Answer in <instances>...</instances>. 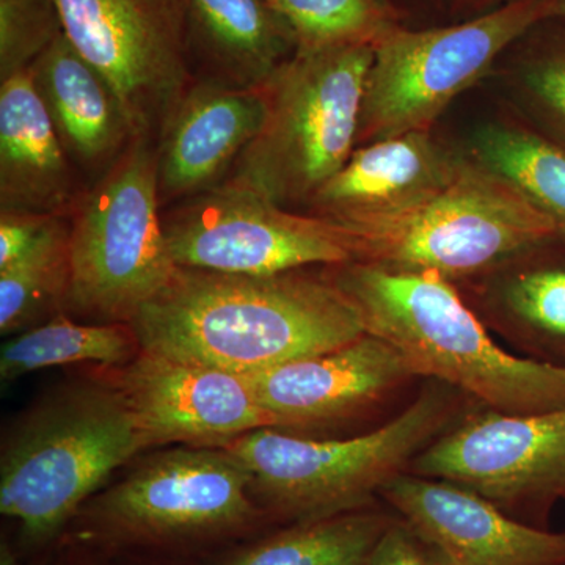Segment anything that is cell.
Returning a JSON list of instances; mask_svg holds the SVG:
<instances>
[{
    "instance_id": "obj_12",
    "label": "cell",
    "mask_w": 565,
    "mask_h": 565,
    "mask_svg": "<svg viewBox=\"0 0 565 565\" xmlns=\"http://www.w3.org/2000/svg\"><path fill=\"white\" fill-rule=\"evenodd\" d=\"M412 475L473 490L497 505L565 493V405L468 419L423 449Z\"/></svg>"
},
{
    "instance_id": "obj_7",
    "label": "cell",
    "mask_w": 565,
    "mask_h": 565,
    "mask_svg": "<svg viewBox=\"0 0 565 565\" xmlns=\"http://www.w3.org/2000/svg\"><path fill=\"white\" fill-rule=\"evenodd\" d=\"M345 232L355 262L446 280L487 273L559 236L522 193L473 159L416 210Z\"/></svg>"
},
{
    "instance_id": "obj_26",
    "label": "cell",
    "mask_w": 565,
    "mask_h": 565,
    "mask_svg": "<svg viewBox=\"0 0 565 565\" xmlns=\"http://www.w3.org/2000/svg\"><path fill=\"white\" fill-rule=\"evenodd\" d=\"M498 302L509 321L541 340L565 344V264L508 275Z\"/></svg>"
},
{
    "instance_id": "obj_8",
    "label": "cell",
    "mask_w": 565,
    "mask_h": 565,
    "mask_svg": "<svg viewBox=\"0 0 565 565\" xmlns=\"http://www.w3.org/2000/svg\"><path fill=\"white\" fill-rule=\"evenodd\" d=\"M556 18L550 0H508L462 24L394 29L374 46L359 143L430 131L456 96L482 79L531 29Z\"/></svg>"
},
{
    "instance_id": "obj_16",
    "label": "cell",
    "mask_w": 565,
    "mask_h": 565,
    "mask_svg": "<svg viewBox=\"0 0 565 565\" xmlns=\"http://www.w3.org/2000/svg\"><path fill=\"white\" fill-rule=\"evenodd\" d=\"M462 162L430 131L371 141L353 150L310 206L316 215L344 230L393 221L433 199L452 181Z\"/></svg>"
},
{
    "instance_id": "obj_1",
    "label": "cell",
    "mask_w": 565,
    "mask_h": 565,
    "mask_svg": "<svg viewBox=\"0 0 565 565\" xmlns=\"http://www.w3.org/2000/svg\"><path fill=\"white\" fill-rule=\"evenodd\" d=\"M141 351L241 375L332 351L366 333L334 280L180 267L131 322Z\"/></svg>"
},
{
    "instance_id": "obj_10",
    "label": "cell",
    "mask_w": 565,
    "mask_h": 565,
    "mask_svg": "<svg viewBox=\"0 0 565 565\" xmlns=\"http://www.w3.org/2000/svg\"><path fill=\"white\" fill-rule=\"evenodd\" d=\"M63 33L117 96L134 140H159L195 82L182 0H55Z\"/></svg>"
},
{
    "instance_id": "obj_13",
    "label": "cell",
    "mask_w": 565,
    "mask_h": 565,
    "mask_svg": "<svg viewBox=\"0 0 565 565\" xmlns=\"http://www.w3.org/2000/svg\"><path fill=\"white\" fill-rule=\"evenodd\" d=\"M115 386L131 412L145 448L188 444L222 448L277 422L244 375L141 351Z\"/></svg>"
},
{
    "instance_id": "obj_11",
    "label": "cell",
    "mask_w": 565,
    "mask_h": 565,
    "mask_svg": "<svg viewBox=\"0 0 565 565\" xmlns=\"http://www.w3.org/2000/svg\"><path fill=\"white\" fill-rule=\"evenodd\" d=\"M162 217L170 255L185 269L277 275L355 262L343 226L297 214L230 182L184 200Z\"/></svg>"
},
{
    "instance_id": "obj_18",
    "label": "cell",
    "mask_w": 565,
    "mask_h": 565,
    "mask_svg": "<svg viewBox=\"0 0 565 565\" xmlns=\"http://www.w3.org/2000/svg\"><path fill=\"white\" fill-rule=\"evenodd\" d=\"M31 70L0 81V211L66 215L82 192Z\"/></svg>"
},
{
    "instance_id": "obj_32",
    "label": "cell",
    "mask_w": 565,
    "mask_h": 565,
    "mask_svg": "<svg viewBox=\"0 0 565 565\" xmlns=\"http://www.w3.org/2000/svg\"><path fill=\"white\" fill-rule=\"evenodd\" d=\"M494 2H497V0H459L460 6L463 7H484Z\"/></svg>"
},
{
    "instance_id": "obj_9",
    "label": "cell",
    "mask_w": 565,
    "mask_h": 565,
    "mask_svg": "<svg viewBox=\"0 0 565 565\" xmlns=\"http://www.w3.org/2000/svg\"><path fill=\"white\" fill-rule=\"evenodd\" d=\"M250 482L225 448L170 449L90 501L88 534L145 545L232 533L259 514Z\"/></svg>"
},
{
    "instance_id": "obj_22",
    "label": "cell",
    "mask_w": 565,
    "mask_h": 565,
    "mask_svg": "<svg viewBox=\"0 0 565 565\" xmlns=\"http://www.w3.org/2000/svg\"><path fill=\"white\" fill-rule=\"evenodd\" d=\"M70 289V218L58 215L31 250L0 269V332L22 333L63 313Z\"/></svg>"
},
{
    "instance_id": "obj_25",
    "label": "cell",
    "mask_w": 565,
    "mask_h": 565,
    "mask_svg": "<svg viewBox=\"0 0 565 565\" xmlns=\"http://www.w3.org/2000/svg\"><path fill=\"white\" fill-rule=\"evenodd\" d=\"M292 29L297 50L371 44L399 28L388 0H270Z\"/></svg>"
},
{
    "instance_id": "obj_19",
    "label": "cell",
    "mask_w": 565,
    "mask_h": 565,
    "mask_svg": "<svg viewBox=\"0 0 565 565\" xmlns=\"http://www.w3.org/2000/svg\"><path fill=\"white\" fill-rule=\"evenodd\" d=\"M31 74L74 169L103 177L134 141L109 84L65 33L33 63Z\"/></svg>"
},
{
    "instance_id": "obj_14",
    "label": "cell",
    "mask_w": 565,
    "mask_h": 565,
    "mask_svg": "<svg viewBox=\"0 0 565 565\" xmlns=\"http://www.w3.org/2000/svg\"><path fill=\"white\" fill-rule=\"evenodd\" d=\"M381 493L449 565H565V534L515 522L473 490L403 473Z\"/></svg>"
},
{
    "instance_id": "obj_21",
    "label": "cell",
    "mask_w": 565,
    "mask_h": 565,
    "mask_svg": "<svg viewBox=\"0 0 565 565\" xmlns=\"http://www.w3.org/2000/svg\"><path fill=\"white\" fill-rule=\"evenodd\" d=\"M140 352L131 323H82L61 313L18 334L0 351V377L11 382L74 363L125 366Z\"/></svg>"
},
{
    "instance_id": "obj_6",
    "label": "cell",
    "mask_w": 565,
    "mask_h": 565,
    "mask_svg": "<svg viewBox=\"0 0 565 565\" xmlns=\"http://www.w3.org/2000/svg\"><path fill=\"white\" fill-rule=\"evenodd\" d=\"M152 141L134 140L70 212L66 310L96 323H131L180 269L170 255Z\"/></svg>"
},
{
    "instance_id": "obj_5",
    "label": "cell",
    "mask_w": 565,
    "mask_h": 565,
    "mask_svg": "<svg viewBox=\"0 0 565 565\" xmlns=\"http://www.w3.org/2000/svg\"><path fill=\"white\" fill-rule=\"evenodd\" d=\"M445 384L422 394L373 433L345 440H311L274 427L222 446L250 473L253 498L294 522L359 511L411 467L451 416Z\"/></svg>"
},
{
    "instance_id": "obj_24",
    "label": "cell",
    "mask_w": 565,
    "mask_h": 565,
    "mask_svg": "<svg viewBox=\"0 0 565 565\" xmlns=\"http://www.w3.org/2000/svg\"><path fill=\"white\" fill-rule=\"evenodd\" d=\"M473 161L508 181L565 234V148L527 129L492 125L473 141Z\"/></svg>"
},
{
    "instance_id": "obj_28",
    "label": "cell",
    "mask_w": 565,
    "mask_h": 565,
    "mask_svg": "<svg viewBox=\"0 0 565 565\" xmlns=\"http://www.w3.org/2000/svg\"><path fill=\"white\" fill-rule=\"evenodd\" d=\"M527 47L523 63V79L537 106L565 134V31H545Z\"/></svg>"
},
{
    "instance_id": "obj_29",
    "label": "cell",
    "mask_w": 565,
    "mask_h": 565,
    "mask_svg": "<svg viewBox=\"0 0 565 565\" xmlns=\"http://www.w3.org/2000/svg\"><path fill=\"white\" fill-rule=\"evenodd\" d=\"M367 565H449L433 544L407 523L394 522L371 555Z\"/></svg>"
},
{
    "instance_id": "obj_31",
    "label": "cell",
    "mask_w": 565,
    "mask_h": 565,
    "mask_svg": "<svg viewBox=\"0 0 565 565\" xmlns=\"http://www.w3.org/2000/svg\"><path fill=\"white\" fill-rule=\"evenodd\" d=\"M0 565H22L6 544L0 548Z\"/></svg>"
},
{
    "instance_id": "obj_27",
    "label": "cell",
    "mask_w": 565,
    "mask_h": 565,
    "mask_svg": "<svg viewBox=\"0 0 565 565\" xmlns=\"http://www.w3.org/2000/svg\"><path fill=\"white\" fill-rule=\"evenodd\" d=\"M61 35L55 0H0V81L31 70Z\"/></svg>"
},
{
    "instance_id": "obj_33",
    "label": "cell",
    "mask_w": 565,
    "mask_h": 565,
    "mask_svg": "<svg viewBox=\"0 0 565 565\" xmlns=\"http://www.w3.org/2000/svg\"><path fill=\"white\" fill-rule=\"evenodd\" d=\"M550 2L555 7L556 17L565 18V0H550Z\"/></svg>"
},
{
    "instance_id": "obj_4",
    "label": "cell",
    "mask_w": 565,
    "mask_h": 565,
    "mask_svg": "<svg viewBox=\"0 0 565 565\" xmlns=\"http://www.w3.org/2000/svg\"><path fill=\"white\" fill-rule=\"evenodd\" d=\"M145 448L120 390L84 384L21 419L0 460V512L29 542L50 541L120 465Z\"/></svg>"
},
{
    "instance_id": "obj_15",
    "label": "cell",
    "mask_w": 565,
    "mask_h": 565,
    "mask_svg": "<svg viewBox=\"0 0 565 565\" xmlns=\"http://www.w3.org/2000/svg\"><path fill=\"white\" fill-rule=\"evenodd\" d=\"M244 377L277 429H285L337 422L415 375L392 344L364 333L332 351Z\"/></svg>"
},
{
    "instance_id": "obj_2",
    "label": "cell",
    "mask_w": 565,
    "mask_h": 565,
    "mask_svg": "<svg viewBox=\"0 0 565 565\" xmlns=\"http://www.w3.org/2000/svg\"><path fill=\"white\" fill-rule=\"evenodd\" d=\"M341 266L333 280L359 308L364 330L392 344L412 374L504 414L564 407L565 366L505 352L446 278L364 262Z\"/></svg>"
},
{
    "instance_id": "obj_20",
    "label": "cell",
    "mask_w": 565,
    "mask_h": 565,
    "mask_svg": "<svg viewBox=\"0 0 565 565\" xmlns=\"http://www.w3.org/2000/svg\"><path fill=\"white\" fill-rule=\"evenodd\" d=\"M199 81L262 88L297 51L292 29L267 0H182ZM195 76V74H193Z\"/></svg>"
},
{
    "instance_id": "obj_34",
    "label": "cell",
    "mask_w": 565,
    "mask_h": 565,
    "mask_svg": "<svg viewBox=\"0 0 565 565\" xmlns=\"http://www.w3.org/2000/svg\"><path fill=\"white\" fill-rule=\"evenodd\" d=\"M267 2H269V3H270V0H267Z\"/></svg>"
},
{
    "instance_id": "obj_3",
    "label": "cell",
    "mask_w": 565,
    "mask_h": 565,
    "mask_svg": "<svg viewBox=\"0 0 565 565\" xmlns=\"http://www.w3.org/2000/svg\"><path fill=\"white\" fill-rule=\"evenodd\" d=\"M374 46L297 50L263 85L266 117L225 182L288 207L310 204L359 145Z\"/></svg>"
},
{
    "instance_id": "obj_30",
    "label": "cell",
    "mask_w": 565,
    "mask_h": 565,
    "mask_svg": "<svg viewBox=\"0 0 565 565\" xmlns=\"http://www.w3.org/2000/svg\"><path fill=\"white\" fill-rule=\"evenodd\" d=\"M55 217L58 215L0 211V269L31 250Z\"/></svg>"
},
{
    "instance_id": "obj_17",
    "label": "cell",
    "mask_w": 565,
    "mask_h": 565,
    "mask_svg": "<svg viewBox=\"0 0 565 565\" xmlns=\"http://www.w3.org/2000/svg\"><path fill=\"white\" fill-rule=\"evenodd\" d=\"M264 88L193 82L156 147L161 204L218 188L258 136L266 117Z\"/></svg>"
},
{
    "instance_id": "obj_23",
    "label": "cell",
    "mask_w": 565,
    "mask_h": 565,
    "mask_svg": "<svg viewBox=\"0 0 565 565\" xmlns=\"http://www.w3.org/2000/svg\"><path fill=\"white\" fill-rule=\"evenodd\" d=\"M393 523L362 509L308 520L244 550L225 565H367Z\"/></svg>"
}]
</instances>
